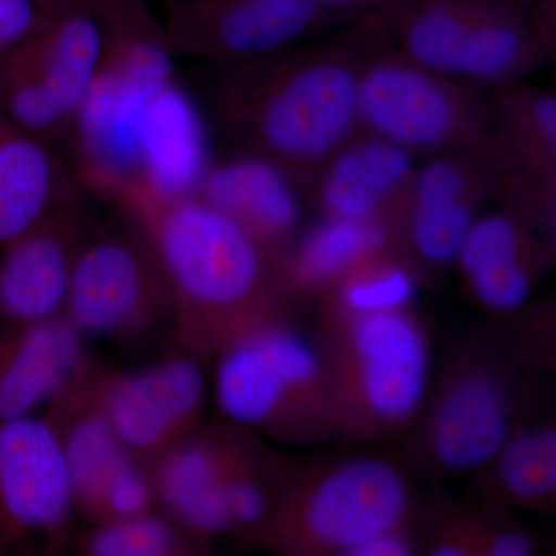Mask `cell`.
I'll return each mask as SVG.
<instances>
[{"mask_svg":"<svg viewBox=\"0 0 556 556\" xmlns=\"http://www.w3.org/2000/svg\"><path fill=\"white\" fill-rule=\"evenodd\" d=\"M118 208L144 230L163 266L175 350L204 364L288 320L292 302L276 258L200 197H139Z\"/></svg>","mask_w":556,"mask_h":556,"instance_id":"1","label":"cell"},{"mask_svg":"<svg viewBox=\"0 0 556 556\" xmlns=\"http://www.w3.org/2000/svg\"><path fill=\"white\" fill-rule=\"evenodd\" d=\"M383 33H350L223 68L211 104L241 150L270 161L299 189L361 131L358 89L369 51Z\"/></svg>","mask_w":556,"mask_h":556,"instance_id":"2","label":"cell"},{"mask_svg":"<svg viewBox=\"0 0 556 556\" xmlns=\"http://www.w3.org/2000/svg\"><path fill=\"white\" fill-rule=\"evenodd\" d=\"M89 2L104 30V53L68 139L79 181L115 204L144 181L146 124L174 86V56L148 0Z\"/></svg>","mask_w":556,"mask_h":556,"instance_id":"3","label":"cell"},{"mask_svg":"<svg viewBox=\"0 0 556 556\" xmlns=\"http://www.w3.org/2000/svg\"><path fill=\"white\" fill-rule=\"evenodd\" d=\"M324 346L339 434L371 439L412 426L427 404L431 345L412 309L325 311Z\"/></svg>","mask_w":556,"mask_h":556,"instance_id":"4","label":"cell"},{"mask_svg":"<svg viewBox=\"0 0 556 556\" xmlns=\"http://www.w3.org/2000/svg\"><path fill=\"white\" fill-rule=\"evenodd\" d=\"M358 116L362 130L412 155L463 152L515 166L482 87L409 60L386 33L362 68Z\"/></svg>","mask_w":556,"mask_h":556,"instance_id":"5","label":"cell"},{"mask_svg":"<svg viewBox=\"0 0 556 556\" xmlns=\"http://www.w3.org/2000/svg\"><path fill=\"white\" fill-rule=\"evenodd\" d=\"M215 361V394L233 426L285 444L339 434L320 348L289 320L252 332Z\"/></svg>","mask_w":556,"mask_h":556,"instance_id":"6","label":"cell"},{"mask_svg":"<svg viewBox=\"0 0 556 556\" xmlns=\"http://www.w3.org/2000/svg\"><path fill=\"white\" fill-rule=\"evenodd\" d=\"M413 492L396 464L354 456L289 478L260 543L287 555H351L369 538L407 526Z\"/></svg>","mask_w":556,"mask_h":556,"instance_id":"7","label":"cell"},{"mask_svg":"<svg viewBox=\"0 0 556 556\" xmlns=\"http://www.w3.org/2000/svg\"><path fill=\"white\" fill-rule=\"evenodd\" d=\"M530 0H407L380 28L420 65L475 86L517 83L554 51L533 27Z\"/></svg>","mask_w":556,"mask_h":556,"instance_id":"8","label":"cell"},{"mask_svg":"<svg viewBox=\"0 0 556 556\" xmlns=\"http://www.w3.org/2000/svg\"><path fill=\"white\" fill-rule=\"evenodd\" d=\"M102 53L104 30L89 0H65L38 35L0 58V112L50 146L68 139Z\"/></svg>","mask_w":556,"mask_h":556,"instance_id":"9","label":"cell"},{"mask_svg":"<svg viewBox=\"0 0 556 556\" xmlns=\"http://www.w3.org/2000/svg\"><path fill=\"white\" fill-rule=\"evenodd\" d=\"M170 291L144 230L123 217L91 228L73 270L64 316L84 339L135 342L169 324Z\"/></svg>","mask_w":556,"mask_h":556,"instance_id":"10","label":"cell"},{"mask_svg":"<svg viewBox=\"0 0 556 556\" xmlns=\"http://www.w3.org/2000/svg\"><path fill=\"white\" fill-rule=\"evenodd\" d=\"M172 56L237 67L294 49L331 22L318 0H156Z\"/></svg>","mask_w":556,"mask_h":556,"instance_id":"11","label":"cell"},{"mask_svg":"<svg viewBox=\"0 0 556 556\" xmlns=\"http://www.w3.org/2000/svg\"><path fill=\"white\" fill-rule=\"evenodd\" d=\"M90 386L124 447L144 466L200 428L206 399L203 364L181 351L129 371L93 365Z\"/></svg>","mask_w":556,"mask_h":556,"instance_id":"12","label":"cell"},{"mask_svg":"<svg viewBox=\"0 0 556 556\" xmlns=\"http://www.w3.org/2000/svg\"><path fill=\"white\" fill-rule=\"evenodd\" d=\"M75 515L60 438L46 416L0 424V555L64 551Z\"/></svg>","mask_w":556,"mask_h":556,"instance_id":"13","label":"cell"},{"mask_svg":"<svg viewBox=\"0 0 556 556\" xmlns=\"http://www.w3.org/2000/svg\"><path fill=\"white\" fill-rule=\"evenodd\" d=\"M514 394L506 375L478 351L453 362L430 401L422 447L428 460L448 475L482 470L511 433Z\"/></svg>","mask_w":556,"mask_h":556,"instance_id":"14","label":"cell"},{"mask_svg":"<svg viewBox=\"0 0 556 556\" xmlns=\"http://www.w3.org/2000/svg\"><path fill=\"white\" fill-rule=\"evenodd\" d=\"M91 228L86 204L73 188L30 228L0 243L3 325L64 316L76 260Z\"/></svg>","mask_w":556,"mask_h":556,"instance_id":"15","label":"cell"},{"mask_svg":"<svg viewBox=\"0 0 556 556\" xmlns=\"http://www.w3.org/2000/svg\"><path fill=\"white\" fill-rule=\"evenodd\" d=\"M506 170L471 153L428 156L417 167L401 225L397 247L417 266L456 265L479 208L495 195Z\"/></svg>","mask_w":556,"mask_h":556,"instance_id":"16","label":"cell"},{"mask_svg":"<svg viewBox=\"0 0 556 556\" xmlns=\"http://www.w3.org/2000/svg\"><path fill=\"white\" fill-rule=\"evenodd\" d=\"M416 170L415 155L361 130L320 167L303 197L321 217L382 223L397 241Z\"/></svg>","mask_w":556,"mask_h":556,"instance_id":"17","label":"cell"},{"mask_svg":"<svg viewBox=\"0 0 556 556\" xmlns=\"http://www.w3.org/2000/svg\"><path fill=\"white\" fill-rule=\"evenodd\" d=\"M195 195L233 219L276 260L302 229V190L276 164L248 150L208 164Z\"/></svg>","mask_w":556,"mask_h":556,"instance_id":"18","label":"cell"},{"mask_svg":"<svg viewBox=\"0 0 556 556\" xmlns=\"http://www.w3.org/2000/svg\"><path fill=\"white\" fill-rule=\"evenodd\" d=\"M67 318L0 329V424L46 408L90 364Z\"/></svg>","mask_w":556,"mask_h":556,"instance_id":"19","label":"cell"},{"mask_svg":"<svg viewBox=\"0 0 556 556\" xmlns=\"http://www.w3.org/2000/svg\"><path fill=\"white\" fill-rule=\"evenodd\" d=\"M226 445L228 428H199L149 467L156 508L204 548L230 533Z\"/></svg>","mask_w":556,"mask_h":556,"instance_id":"20","label":"cell"},{"mask_svg":"<svg viewBox=\"0 0 556 556\" xmlns=\"http://www.w3.org/2000/svg\"><path fill=\"white\" fill-rule=\"evenodd\" d=\"M551 241L510 212L478 217L457 255L467 288L495 313L521 309L551 262Z\"/></svg>","mask_w":556,"mask_h":556,"instance_id":"21","label":"cell"},{"mask_svg":"<svg viewBox=\"0 0 556 556\" xmlns=\"http://www.w3.org/2000/svg\"><path fill=\"white\" fill-rule=\"evenodd\" d=\"M91 367L93 364L90 362L47 405L43 416L60 438L75 514L93 525L113 479L137 459L124 447L108 417L94 402L90 386Z\"/></svg>","mask_w":556,"mask_h":556,"instance_id":"22","label":"cell"},{"mask_svg":"<svg viewBox=\"0 0 556 556\" xmlns=\"http://www.w3.org/2000/svg\"><path fill=\"white\" fill-rule=\"evenodd\" d=\"M390 247H397L396 236L382 223L321 217L276 260L278 280L292 303L324 298L357 263Z\"/></svg>","mask_w":556,"mask_h":556,"instance_id":"23","label":"cell"},{"mask_svg":"<svg viewBox=\"0 0 556 556\" xmlns=\"http://www.w3.org/2000/svg\"><path fill=\"white\" fill-rule=\"evenodd\" d=\"M73 188L53 146L0 113V243L30 228Z\"/></svg>","mask_w":556,"mask_h":556,"instance_id":"24","label":"cell"},{"mask_svg":"<svg viewBox=\"0 0 556 556\" xmlns=\"http://www.w3.org/2000/svg\"><path fill=\"white\" fill-rule=\"evenodd\" d=\"M493 121L515 166L556 188V98L521 80L490 89Z\"/></svg>","mask_w":556,"mask_h":556,"instance_id":"25","label":"cell"},{"mask_svg":"<svg viewBox=\"0 0 556 556\" xmlns=\"http://www.w3.org/2000/svg\"><path fill=\"white\" fill-rule=\"evenodd\" d=\"M419 289V266L390 247L368 255L340 278L327 294L328 308L350 314L408 309Z\"/></svg>","mask_w":556,"mask_h":556,"instance_id":"26","label":"cell"},{"mask_svg":"<svg viewBox=\"0 0 556 556\" xmlns=\"http://www.w3.org/2000/svg\"><path fill=\"white\" fill-rule=\"evenodd\" d=\"M233 427L228 428L225 468L230 532L258 540L287 481L276 484V470L262 450L247 437V428Z\"/></svg>","mask_w":556,"mask_h":556,"instance_id":"27","label":"cell"},{"mask_svg":"<svg viewBox=\"0 0 556 556\" xmlns=\"http://www.w3.org/2000/svg\"><path fill=\"white\" fill-rule=\"evenodd\" d=\"M489 466L495 468L496 486L508 501L525 507H547L556 492L555 428L511 430Z\"/></svg>","mask_w":556,"mask_h":556,"instance_id":"28","label":"cell"},{"mask_svg":"<svg viewBox=\"0 0 556 556\" xmlns=\"http://www.w3.org/2000/svg\"><path fill=\"white\" fill-rule=\"evenodd\" d=\"M79 548L90 556H189L204 551L160 508L123 521L91 525L80 536Z\"/></svg>","mask_w":556,"mask_h":556,"instance_id":"29","label":"cell"},{"mask_svg":"<svg viewBox=\"0 0 556 556\" xmlns=\"http://www.w3.org/2000/svg\"><path fill=\"white\" fill-rule=\"evenodd\" d=\"M155 508V486L150 468L138 460H131L110 484L102 500L100 515L93 525L123 521L148 514Z\"/></svg>","mask_w":556,"mask_h":556,"instance_id":"30","label":"cell"},{"mask_svg":"<svg viewBox=\"0 0 556 556\" xmlns=\"http://www.w3.org/2000/svg\"><path fill=\"white\" fill-rule=\"evenodd\" d=\"M50 17L36 0H0V58L38 35Z\"/></svg>","mask_w":556,"mask_h":556,"instance_id":"31","label":"cell"},{"mask_svg":"<svg viewBox=\"0 0 556 556\" xmlns=\"http://www.w3.org/2000/svg\"><path fill=\"white\" fill-rule=\"evenodd\" d=\"M329 21L380 30L407 0H318Z\"/></svg>","mask_w":556,"mask_h":556,"instance_id":"32","label":"cell"},{"mask_svg":"<svg viewBox=\"0 0 556 556\" xmlns=\"http://www.w3.org/2000/svg\"><path fill=\"white\" fill-rule=\"evenodd\" d=\"M416 554V544L407 526L387 530L369 538L354 548L350 556H408Z\"/></svg>","mask_w":556,"mask_h":556,"instance_id":"33","label":"cell"},{"mask_svg":"<svg viewBox=\"0 0 556 556\" xmlns=\"http://www.w3.org/2000/svg\"><path fill=\"white\" fill-rule=\"evenodd\" d=\"M43 10L49 11L50 14H53L54 11L61 9L64 5L65 0H36Z\"/></svg>","mask_w":556,"mask_h":556,"instance_id":"34","label":"cell"}]
</instances>
